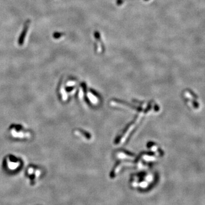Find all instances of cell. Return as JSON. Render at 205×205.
<instances>
[{
  "label": "cell",
  "instance_id": "7a4b0ae2",
  "mask_svg": "<svg viewBox=\"0 0 205 205\" xmlns=\"http://www.w3.org/2000/svg\"><path fill=\"white\" fill-rule=\"evenodd\" d=\"M5 162L7 166L9 168H12V169H15V168L19 167L21 165L19 159L14 156L9 155L5 158Z\"/></svg>",
  "mask_w": 205,
  "mask_h": 205
},
{
  "label": "cell",
  "instance_id": "6da1fadb",
  "mask_svg": "<svg viewBox=\"0 0 205 205\" xmlns=\"http://www.w3.org/2000/svg\"><path fill=\"white\" fill-rule=\"evenodd\" d=\"M10 134L12 137L18 139H28L31 137L30 132L26 130L24 127L20 125H13L9 129Z\"/></svg>",
  "mask_w": 205,
  "mask_h": 205
}]
</instances>
